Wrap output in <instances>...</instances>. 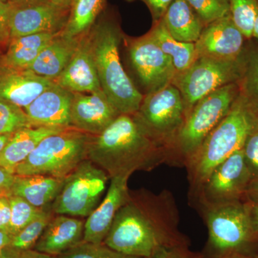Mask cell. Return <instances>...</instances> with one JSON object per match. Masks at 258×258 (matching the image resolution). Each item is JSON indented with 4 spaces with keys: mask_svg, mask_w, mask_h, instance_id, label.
<instances>
[{
    "mask_svg": "<svg viewBox=\"0 0 258 258\" xmlns=\"http://www.w3.org/2000/svg\"><path fill=\"white\" fill-rule=\"evenodd\" d=\"M179 225V210L170 191H130L103 244L127 255L151 257L163 249L189 246Z\"/></svg>",
    "mask_w": 258,
    "mask_h": 258,
    "instance_id": "1",
    "label": "cell"
},
{
    "mask_svg": "<svg viewBox=\"0 0 258 258\" xmlns=\"http://www.w3.org/2000/svg\"><path fill=\"white\" fill-rule=\"evenodd\" d=\"M88 33L80 37L74 57L62 74L55 80V83L58 86L73 93L103 91L91 52Z\"/></svg>",
    "mask_w": 258,
    "mask_h": 258,
    "instance_id": "18",
    "label": "cell"
},
{
    "mask_svg": "<svg viewBox=\"0 0 258 258\" xmlns=\"http://www.w3.org/2000/svg\"><path fill=\"white\" fill-rule=\"evenodd\" d=\"M13 134H5V135H0V154L3 152V149L9 142Z\"/></svg>",
    "mask_w": 258,
    "mask_h": 258,
    "instance_id": "48",
    "label": "cell"
},
{
    "mask_svg": "<svg viewBox=\"0 0 258 258\" xmlns=\"http://www.w3.org/2000/svg\"><path fill=\"white\" fill-rule=\"evenodd\" d=\"M120 115L103 91L89 95L74 93L71 109L72 128L89 135H98Z\"/></svg>",
    "mask_w": 258,
    "mask_h": 258,
    "instance_id": "15",
    "label": "cell"
},
{
    "mask_svg": "<svg viewBox=\"0 0 258 258\" xmlns=\"http://www.w3.org/2000/svg\"><path fill=\"white\" fill-rule=\"evenodd\" d=\"M11 219L10 234L15 235L33 221L43 208H37L20 197L10 195Z\"/></svg>",
    "mask_w": 258,
    "mask_h": 258,
    "instance_id": "31",
    "label": "cell"
},
{
    "mask_svg": "<svg viewBox=\"0 0 258 258\" xmlns=\"http://www.w3.org/2000/svg\"><path fill=\"white\" fill-rule=\"evenodd\" d=\"M69 11L50 1L24 6H10V40L42 32H61L67 23Z\"/></svg>",
    "mask_w": 258,
    "mask_h": 258,
    "instance_id": "13",
    "label": "cell"
},
{
    "mask_svg": "<svg viewBox=\"0 0 258 258\" xmlns=\"http://www.w3.org/2000/svg\"><path fill=\"white\" fill-rule=\"evenodd\" d=\"M171 156L136 114H120L101 134L89 135L86 157L111 179L152 170Z\"/></svg>",
    "mask_w": 258,
    "mask_h": 258,
    "instance_id": "2",
    "label": "cell"
},
{
    "mask_svg": "<svg viewBox=\"0 0 258 258\" xmlns=\"http://www.w3.org/2000/svg\"><path fill=\"white\" fill-rule=\"evenodd\" d=\"M136 115L163 145L175 151L178 134L186 120L182 96L172 83L144 96Z\"/></svg>",
    "mask_w": 258,
    "mask_h": 258,
    "instance_id": "10",
    "label": "cell"
},
{
    "mask_svg": "<svg viewBox=\"0 0 258 258\" xmlns=\"http://www.w3.org/2000/svg\"><path fill=\"white\" fill-rule=\"evenodd\" d=\"M64 181L62 178L45 175H15L10 195L20 197L37 208L51 206L59 195Z\"/></svg>",
    "mask_w": 258,
    "mask_h": 258,
    "instance_id": "23",
    "label": "cell"
},
{
    "mask_svg": "<svg viewBox=\"0 0 258 258\" xmlns=\"http://www.w3.org/2000/svg\"><path fill=\"white\" fill-rule=\"evenodd\" d=\"M58 258H139L127 255L110 248L103 243L80 242L69 250L57 256Z\"/></svg>",
    "mask_w": 258,
    "mask_h": 258,
    "instance_id": "33",
    "label": "cell"
},
{
    "mask_svg": "<svg viewBox=\"0 0 258 258\" xmlns=\"http://www.w3.org/2000/svg\"><path fill=\"white\" fill-rule=\"evenodd\" d=\"M209 239L203 258L249 257L258 242L250 203L241 200L207 207Z\"/></svg>",
    "mask_w": 258,
    "mask_h": 258,
    "instance_id": "5",
    "label": "cell"
},
{
    "mask_svg": "<svg viewBox=\"0 0 258 258\" xmlns=\"http://www.w3.org/2000/svg\"><path fill=\"white\" fill-rule=\"evenodd\" d=\"M2 1L5 2V3H8V0H2Z\"/></svg>",
    "mask_w": 258,
    "mask_h": 258,
    "instance_id": "51",
    "label": "cell"
},
{
    "mask_svg": "<svg viewBox=\"0 0 258 258\" xmlns=\"http://www.w3.org/2000/svg\"><path fill=\"white\" fill-rule=\"evenodd\" d=\"M141 1L144 2L147 5L152 14L153 22L154 23H157L163 18L166 10L174 0H141Z\"/></svg>",
    "mask_w": 258,
    "mask_h": 258,
    "instance_id": "38",
    "label": "cell"
},
{
    "mask_svg": "<svg viewBox=\"0 0 258 258\" xmlns=\"http://www.w3.org/2000/svg\"><path fill=\"white\" fill-rule=\"evenodd\" d=\"M247 40L231 15H227L205 25L195 43L197 58H237L243 52Z\"/></svg>",
    "mask_w": 258,
    "mask_h": 258,
    "instance_id": "14",
    "label": "cell"
},
{
    "mask_svg": "<svg viewBox=\"0 0 258 258\" xmlns=\"http://www.w3.org/2000/svg\"><path fill=\"white\" fill-rule=\"evenodd\" d=\"M11 219L10 194L0 195V230L10 233V223Z\"/></svg>",
    "mask_w": 258,
    "mask_h": 258,
    "instance_id": "39",
    "label": "cell"
},
{
    "mask_svg": "<svg viewBox=\"0 0 258 258\" xmlns=\"http://www.w3.org/2000/svg\"><path fill=\"white\" fill-rule=\"evenodd\" d=\"M129 177L130 176H118L111 178L103 201L85 222L83 242L103 243L117 212L127 203L130 197L128 187Z\"/></svg>",
    "mask_w": 258,
    "mask_h": 258,
    "instance_id": "16",
    "label": "cell"
},
{
    "mask_svg": "<svg viewBox=\"0 0 258 258\" xmlns=\"http://www.w3.org/2000/svg\"><path fill=\"white\" fill-rule=\"evenodd\" d=\"M222 258H247V257H222Z\"/></svg>",
    "mask_w": 258,
    "mask_h": 258,
    "instance_id": "50",
    "label": "cell"
},
{
    "mask_svg": "<svg viewBox=\"0 0 258 258\" xmlns=\"http://www.w3.org/2000/svg\"><path fill=\"white\" fill-rule=\"evenodd\" d=\"M252 38L258 42V15L254 20L253 30H252Z\"/></svg>",
    "mask_w": 258,
    "mask_h": 258,
    "instance_id": "49",
    "label": "cell"
},
{
    "mask_svg": "<svg viewBox=\"0 0 258 258\" xmlns=\"http://www.w3.org/2000/svg\"><path fill=\"white\" fill-rule=\"evenodd\" d=\"M49 0H8V4L10 6H24V5H30L37 4V3H45Z\"/></svg>",
    "mask_w": 258,
    "mask_h": 258,
    "instance_id": "44",
    "label": "cell"
},
{
    "mask_svg": "<svg viewBox=\"0 0 258 258\" xmlns=\"http://www.w3.org/2000/svg\"><path fill=\"white\" fill-rule=\"evenodd\" d=\"M20 258H58L57 256L51 255V254L42 253L35 249L25 251L20 253Z\"/></svg>",
    "mask_w": 258,
    "mask_h": 258,
    "instance_id": "42",
    "label": "cell"
},
{
    "mask_svg": "<svg viewBox=\"0 0 258 258\" xmlns=\"http://www.w3.org/2000/svg\"><path fill=\"white\" fill-rule=\"evenodd\" d=\"M54 83L28 69L0 68V100L25 108Z\"/></svg>",
    "mask_w": 258,
    "mask_h": 258,
    "instance_id": "19",
    "label": "cell"
},
{
    "mask_svg": "<svg viewBox=\"0 0 258 258\" xmlns=\"http://www.w3.org/2000/svg\"><path fill=\"white\" fill-rule=\"evenodd\" d=\"M10 6L8 3L0 0V44L6 45L10 41Z\"/></svg>",
    "mask_w": 258,
    "mask_h": 258,
    "instance_id": "37",
    "label": "cell"
},
{
    "mask_svg": "<svg viewBox=\"0 0 258 258\" xmlns=\"http://www.w3.org/2000/svg\"><path fill=\"white\" fill-rule=\"evenodd\" d=\"M79 40L58 34L42 50L28 70L41 77L55 81L74 57Z\"/></svg>",
    "mask_w": 258,
    "mask_h": 258,
    "instance_id": "22",
    "label": "cell"
},
{
    "mask_svg": "<svg viewBox=\"0 0 258 258\" xmlns=\"http://www.w3.org/2000/svg\"><path fill=\"white\" fill-rule=\"evenodd\" d=\"M0 45H1V44H0Z\"/></svg>",
    "mask_w": 258,
    "mask_h": 258,
    "instance_id": "53",
    "label": "cell"
},
{
    "mask_svg": "<svg viewBox=\"0 0 258 258\" xmlns=\"http://www.w3.org/2000/svg\"><path fill=\"white\" fill-rule=\"evenodd\" d=\"M243 66L242 52L238 57L230 60L198 57L187 69L176 74L171 83L182 96L186 118L204 97L226 85L238 83Z\"/></svg>",
    "mask_w": 258,
    "mask_h": 258,
    "instance_id": "8",
    "label": "cell"
},
{
    "mask_svg": "<svg viewBox=\"0 0 258 258\" xmlns=\"http://www.w3.org/2000/svg\"><path fill=\"white\" fill-rule=\"evenodd\" d=\"M254 258H258V254H257V256H256V257H254Z\"/></svg>",
    "mask_w": 258,
    "mask_h": 258,
    "instance_id": "52",
    "label": "cell"
},
{
    "mask_svg": "<svg viewBox=\"0 0 258 258\" xmlns=\"http://www.w3.org/2000/svg\"><path fill=\"white\" fill-rule=\"evenodd\" d=\"M128 57L145 95L165 88L175 77L176 71L171 57L149 33L131 41Z\"/></svg>",
    "mask_w": 258,
    "mask_h": 258,
    "instance_id": "11",
    "label": "cell"
},
{
    "mask_svg": "<svg viewBox=\"0 0 258 258\" xmlns=\"http://www.w3.org/2000/svg\"><path fill=\"white\" fill-rule=\"evenodd\" d=\"M88 139L89 134L72 127L49 136L15 168V174L64 179L87 159Z\"/></svg>",
    "mask_w": 258,
    "mask_h": 258,
    "instance_id": "6",
    "label": "cell"
},
{
    "mask_svg": "<svg viewBox=\"0 0 258 258\" xmlns=\"http://www.w3.org/2000/svg\"><path fill=\"white\" fill-rule=\"evenodd\" d=\"M12 239L13 235L11 234L0 230V251L9 248Z\"/></svg>",
    "mask_w": 258,
    "mask_h": 258,
    "instance_id": "43",
    "label": "cell"
},
{
    "mask_svg": "<svg viewBox=\"0 0 258 258\" xmlns=\"http://www.w3.org/2000/svg\"><path fill=\"white\" fill-rule=\"evenodd\" d=\"M203 254H196L189 250V246H176L161 249L149 258H202Z\"/></svg>",
    "mask_w": 258,
    "mask_h": 258,
    "instance_id": "36",
    "label": "cell"
},
{
    "mask_svg": "<svg viewBox=\"0 0 258 258\" xmlns=\"http://www.w3.org/2000/svg\"><path fill=\"white\" fill-rule=\"evenodd\" d=\"M88 34L102 90L120 114H136L144 96L120 61L119 26L113 20H102Z\"/></svg>",
    "mask_w": 258,
    "mask_h": 258,
    "instance_id": "4",
    "label": "cell"
},
{
    "mask_svg": "<svg viewBox=\"0 0 258 258\" xmlns=\"http://www.w3.org/2000/svg\"><path fill=\"white\" fill-rule=\"evenodd\" d=\"M74 93L54 83L23 108L33 126L71 128Z\"/></svg>",
    "mask_w": 258,
    "mask_h": 258,
    "instance_id": "17",
    "label": "cell"
},
{
    "mask_svg": "<svg viewBox=\"0 0 258 258\" xmlns=\"http://www.w3.org/2000/svg\"><path fill=\"white\" fill-rule=\"evenodd\" d=\"M19 258H20V257H19Z\"/></svg>",
    "mask_w": 258,
    "mask_h": 258,
    "instance_id": "54",
    "label": "cell"
},
{
    "mask_svg": "<svg viewBox=\"0 0 258 258\" xmlns=\"http://www.w3.org/2000/svg\"><path fill=\"white\" fill-rule=\"evenodd\" d=\"M161 19L171 36L180 42L195 43L205 26L185 0H174Z\"/></svg>",
    "mask_w": 258,
    "mask_h": 258,
    "instance_id": "25",
    "label": "cell"
},
{
    "mask_svg": "<svg viewBox=\"0 0 258 258\" xmlns=\"http://www.w3.org/2000/svg\"><path fill=\"white\" fill-rule=\"evenodd\" d=\"M204 25L230 14L229 0H185Z\"/></svg>",
    "mask_w": 258,
    "mask_h": 258,
    "instance_id": "34",
    "label": "cell"
},
{
    "mask_svg": "<svg viewBox=\"0 0 258 258\" xmlns=\"http://www.w3.org/2000/svg\"><path fill=\"white\" fill-rule=\"evenodd\" d=\"M15 174H12L0 165V195L10 194V188L13 184Z\"/></svg>",
    "mask_w": 258,
    "mask_h": 258,
    "instance_id": "40",
    "label": "cell"
},
{
    "mask_svg": "<svg viewBox=\"0 0 258 258\" xmlns=\"http://www.w3.org/2000/svg\"><path fill=\"white\" fill-rule=\"evenodd\" d=\"M258 128V108L240 92L227 114L209 134L198 152L187 162L195 186L201 189L212 171L243 148Z\"/></svg>",
    "mask_w": 258,
    "mask_h": 258,
    "instance_id": "3",
    "label": "cell"
},
{
    "mask_svg": "<svg viewBox=\"0 0 258 258\" xmlns=\"http://www.w3.org/2000/svg\"><path fill=\"white\" fill-rule=\"evenodd\" d=\"M148 33L163 52L171 57L176 74L187 69L196 60L195 43L180 42L174 39L166 30L162 19L153 24L152 29Z\"/></svg>",
    "mask_w": 258,
    "mask_h": 258,
    "instance_id": "26",
    "label": "cell"
},
{
    "mask_svg": "<svg viewBox=\"0 0 258 258\" xmlns=\"http://www.w3.org/2000/svg\"><path fill=\"white\" fill-rule=\"evenodd\" d=\"M245 197L249 203H258V179L251 181L246 191Z\"/></svg>",
    "mask_w": 258,
    "mask_h": 258,
    "instance_id": "41",
    "label": "cell"
},
{
    "mask_svg": "<svg viewBox=\"0 0 258 258\" xmlns=\"http://www.w3.org/2000/svg\"><path fill=\"white\" fill-rule=\"evenodd\" d=\"M60 32H42L11 39L6 53L0 59V68L28 69L49 42Z\"/></svg>",
    "mask_w": 258,
    "mask_h": 258,
    "instance_id": "24",
    "label": "cell"
},
{
    "mask_svg": "<svg viewBox=\"0 0 258 258\" xmlns=\"http://www.w3.org/2000/svg\"><path fill=\"white\" fill-rule=\"evenodd\" d=\"M105 3L106 0H74L60 35L69 38H80L86 35L93 28Z\"/></svg>",
    "mask_w": 258,
    "mask_h": 258,
    "instance_id": "27",
    "label": "cell"
},
{
    "mask_svg": "<svg viewBox=\"0 0 258 258\" xmlns=\"http://www.w3.org/2000/svg\"><path fill=\"white\" fill-rule=\"evenodd\" d=\"M53 214L51 206L42 209L40 215L33 221L13 236L9 248L18 253L33 249L53 217Z\"/></svg>",
    "mask_w": 258,
    "mask_h": 258,
    "instance_id": "29",
    "label": "cell"
},
{
    "mask_svg": "<svg viewBox=\"0 0 258 258\" xmlns=\"http://www.w3.org/2000/svg\"><path fill=\"white\" fill-rule=\"evenodd\" d=\"M51 3L62 8V9L70 10L74 0H49Z\"/></svg>",
    "mask_w": 258,
    "mask_h": 258,
    "instance_id": "46",
    "label": "cell"
},
{
    "mask_svg": "<svg viewBox=\"0 0 258 258\" xmlns=\"http://www.w3.org/2000/svg\"><path fill=\"white\" fill-rule=\"evenodd\" d=\"M234 23L247 40L252 39L254 20L258 15V0H229Z\"/></svg>",
    "mask_w": 258,
    "mask_h": 258,
    "instance_id": "30",
    "label": "cell"
},
{
    "mask_svg": "<svg viewBox=\"0 0 258 258\" xmlns=\"http://www.w3.org/2000/svg\"><path fill=\"white\" fill-rule=\"evenodd\" d=\"M252 181L240 149L214 169L201 187L206 207L240 200Z\"/></svg>",
    "mask_w": 258,
    "mask_h": 258,
    "instance_id": "12",
    "label": "cell"
},
{
    "mask_svg": "<svg viewBox=\"0 0 258 258\" xmlns=\"http://www.w3.org/2000/svg\"><path fill=\"white\" fill-rule=\"evenodd\" d=\"M243 57V71L237 83L240 92L258 108V42L247 40Z\"/></svg>",
    "mask_w": 258,
    "mask_h": 258,
    "instance_id": "28",
    "label": "cell"
},
{
    "mask_svg": "<svg viewBox=\"0 0 258 258\" xmlns=\"http://www.w3.org/2000/svg\"><path fill=\"white\" fill-rule=\"evenodd\" d=\"M239 93L238 83H230L204 97L193 107L175 144V152L186 163L198 152L209 134L225 118Z\"/></svg>",
    "mask_w": 258,
    "mask_h": 258,
    "instance_id": "7",
    "label": "cell"
},
{
    "mask_svg": "<svg viewBox=\"0 0 258 258\" xmlns=\"http://www.w3.org/2000/svg\"><path fill=\"white\" fill-rule=\"evenodd\" d=\"M67 128L32 126L20 129L13 134L0 154V165L15 174V168L35 150L44 139Z\"/></svg>",
    "mask_w": 258,
    "mask_h": 258,
    "instance_id": "21",
    "label": "cell"
},
{
    "mask_svg": "<svg viewBox=\"0 0 258 258\" xmlns=\"http://www.w3.org/2000/svg\"><path fill=\"white\" fill-rule=\"evenodd\" d=\"M20 255V253H18L10 248L0 251V258H19Z\"/></svg>",
    "mask_w": 258,
    "mask_h": 258,
    "instance_id": "47",
    "label": "cell"
},
{
    "mask_svg": "<svg viewBox=\"0 0 258 258\" xmlns=\"http://www.w3.org/2000/svg\"><path fill=\"white\" fill-rule=\"evenodd\" d=\"M250 203L251 218H252L254 228L258 232V203Z\"/></svg>",
    "mask_w": 258,
    "mask_h": 258,
    "instance_id": "45",
    "label": "cell"
},
{
    "mask_svg": "<svg viewBox=\"0 0 258 258\" xmlns=\"http://www.w3.org/2000/svg\"><path fill=\"white\" fill-rule=\"evenodd\" d=\"M242 150L252 181L258 179V128L249 136Z\"/></svg>",
    "mask_w": 258,
    "mask_h": 258,
    "instance_id": "35",
    "label": "cell"
},
{
    "mask_svg": "<svg viewBox=\"0 0 258 258\" xmlns=\"http://www.w3.org/2000/svg\"><path fill=\"white\" fill-rule=\"evenodd\" d=\"M57 215L52 217L33 249L59 256L82 242L85 222L78 217Z\"/></svg>",
    "mask_w": 258,
    "mask_h": 258,
    "instance_id": "20",
    "label": "cell"
},
{
    "mask_svg": "<svg viewBox=\"0 0 258 258\" xmlns=\"http://www.w3.org/2000/svg\"><path fill=\"white\" fill-rule=\"evenodd\" d=\"M109 179L92 161H83L64 178L62 189L51 205L52 212L75 217L89 216L101 203Z\"/></svg>",
    "mask_w": 258,
    "mask_h": 258,
    "instance_id": "9",
    "label": "cell"
},
{
    "mask_svg": "<svg viewBox=\"0 0 258 258\" xmlns=\"http://www.w3.org/2000/svg\"><path fill=\"white\" fill-rule=\"evenodd\" d=\"M32 126L23 108L0 100V135L13 134L20 129Z\"/></svg>",
    "mask_w": 258,
    "mask_h": 258,
    "instance_id": "32",
    "label": "cell"
}]
</instances>
